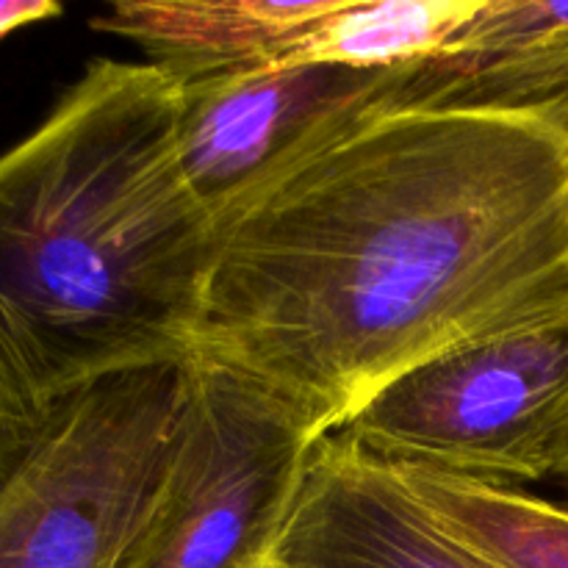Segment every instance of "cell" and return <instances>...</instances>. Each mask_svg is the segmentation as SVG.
Instances as JSON below:
<instances>
[{"label":"cell","instance_id":"1","mask_svg":"<svg viewBox=\"0 0 568 568\" xmlns=\"http://www.w3.org/2000/svg\"><path fill=\"white\" fill-rule=\"evenodd\" d=\"M568 320V122L397 109L214 225L194 358L320 438L405 372Z\"/></svg>","mask_w":568,"mask_h":568},{"label":"cell","instance_id":"2","mask_svg":"<svg viewBox=\"0 0 568 568\" xmlns=\"http://www.w3.org/2000/svg\"><path fill=\"white\" fill-rule=\"evenodd\" d=\"M175 116L164 72L94 59L0 153V425L20 442L109 377L194 358L214 222Z\"/></svg>","mask_w":568,"mask_h":568},{"label":"cell","instance_id":"3","mask_svg":"<svg viewBox=\"0 0 568 568\" xmlns=\"http://www.w3.org/2000/svg\"><path fill=\"white\" fill-rule=\"evenodd\" d=\"M186 386L181 361L109 377L61 405L0 486V568H122Z\"/></svg>","mask_w":568,"mask_h":568},{"label":"cell","instance_id":"4","mask_svg":"<svg viewBox=\"0 0 568 568\" xmlns=\"http://www.w3.org/2000/svg\"><path fill=\"white\" fill-rule=\"evenodd\" d=\"M322 438L247 375L189 358L164 475L122 568H266Z\"/></svg>","mask_w":568,"mask_h":568},{"label":"cell","instance_id":"5","mask_svg":"<svg viewBox=\"0 0 568 568\" xmlns=\"http://www.w3.org/2000/svg\"><path fill=\"white\" fill-rule=\"evenodd\" d=\"M566 399L568 320H560L405 372L336 436L394 471L519 488L549 477Z\"/></svg>","mask_w":568,"mask_h":568},{"label":"cell","instance_id":"6","mask_svg":"<svg viewBox=\"0 0 568 568\" xmlns=\"http://www.w3.org/2000/svg\"><path fill=\"white\" fill-rule=\"evenodd\" d=\"M410 70L277 64L178 87L175 155L189 194L216 225L344 133L397 111Z\"/></svg>","mask_w":568,"mask_h":568},{"label":"cell","instance_id":"7","mask_svg":"<svg viewBox=\"0 0 568 568\" xmlns=\"http://www.w3.org/2000/svg\"><path fill=\"white\" fill-rule=\"evenodd\" d=\"M281 568H494L453 536L403 477L338 436L322 438L286 532Z\"/></svg>","mask_w":568,"mask_h":568},{"label":"cell","instance_id":"8","mask_svg":"<svg viewBox=\"0 0 568 568\" xmlns=\"http://www.w3.org/2000/svg\"><path fill=\"white\" fill-rule=\"evenodd\" d=\"M399 109H477L568 122V3L483 0L410 70Z\"/></svg>","mask_w":568,"mask_h":568},{"label":"cell","instance_id":"9","mask_svg":"<svg viewBox=\"0 0 568 568\" xmlns=\"http://www.w3.org/2000/svg\"><path fill=\"white\" fill-rule=\"evenodd\" d=\"M338 0H122L92 28L136 42L175 87L297 64L305 37Z\"/></svg>","mask_w":568,"mask_h":568},{"label":"cell","instance_id":"10","mask_svg":"<svg viewBox=\"0 0 568 568\" xmlns=\"http://www.w3.org/2000/svg\"><path fill=\"white\" fill-rule=\"evenodd\" d=\"M458 541L494 568H568V505L430 471H397Z\"/></svg>","mask_w":568,"mask_h":568},{"label":"cell","instance_id":"11","mask_svg":"<svg viewBox=\"0 0 568 568\" xmlns=\"http://www.w3.org/2000/svg\"><path fill=\"white\" fill-rule=\"evenodd\" d=\"M483 0H338L305 37L297 64H344L361 70L410 67L444 50Z\"/></svg>","mask_w":568,"mask_h":568},{"label":"cell","instance_id":"12","mask_svg":"<svg viewBox=\"0 0 568 568\" xmlns=\"http://www.w3.org/2000/svg\"><path fill=\"white\" fill-rule=\"evenodd\" d=\"M61 14H64V9L55 0H0V39L20 31V28L48 22Z\"/></svg>","mask_w":568,"mask_h":568},{"label":"cell","instance_id":"13","mask_svg":"<svg viewBox=\"0 0 568 568\" xmlns=\"http://www.w3.org/2000/svg\"><path fill=\"white\" fill-rule=\"evenodd\" d=\"M549 477L564 483L568 488V399L558 419V427H555L552 447H549Z\"/></svg>","mask_w":568,"mask_h":568},{"label":"cell","instance_id":"14","mask_svg":"<svg viewBox=\"0 0 568 568\" xmlns=\"http://www.w3.org/2000/svg\"><path fill=\"white\" fill-rule=\"evenodd\" d=\"M28 442H20V438L14 436L11 430H6L3 425H0V486L6 483V477L11 475V469L17 466V460H20L22 449H26Z\"/></svg>","mask_w":568,"mask_h":568}]
</instances>
